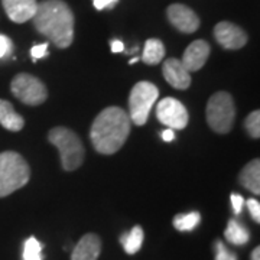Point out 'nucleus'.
I'll list each match as a JSON object with an SVG mask.
<instances>
[{"instance_id":"nucleus-24","label":"nucleus","mask_w":260,"mask_h":260,"mask_svg":"<svg viewBox=\"0 0 260 260\" xmlns=\"http://www.w3.org/2000/svg\"><path fill=\"white\" fill-rule=\"evenodd\" d=\"M12 51H13L12 41L6 35H2L0 34V58H5V56L10 55Z\"/></svg>"},{"instance_id":"nucleus-17","label":"nucleus","mask_w":260,"mask_h":260,"mask_svg":"<svg viewBox=\"0 0 260 260\" xmlns=\"http://www.w3.org/2000/svg\"><path fill=\"white\" fill-rule=\"evenodd\" d=\"M224 236L227 239V242L236 244V246H243L250 240V233L249 230L243 225L242 223H239L237 220H230L227 224V229L224 232Z\"/></svg>"},{"instance_id":"nucleus-1","label":"nucleus","mask_w":260,"mask_h":260,"mask_svg":"<svg viewBox=\"0 0 260 260\" xmlns=\"http://www.w3.org/2000/svg\"><path fill=\"white\" fill-rule=\"evenodd\" d=\"M34 25L58 48H68L74 41V15L62 0H44L38 3Z\"/></svg>"},{"instance_id":"nucleus-4","label":"nucleus","mask_w":260,"mask_h":260,"mask_svg":"<svg viewBox=\"0 0 260 260\" xmlns=\"http://www.w3.org/2000/svg\"><path fill=\"white\" fill-rule=\"evenodd\" d=\"M48 140L59 150L61 164L65 171H75L84 160V146L80 138L67 127H54L48 135Z\"/></svg>"},{"instance_id":"nucleus-29","label":"nucleus","mask_w":260,"mask_h":260,"mask_svg":"<svg viewBox=\"0 0 260 260\" xmlns=\"http://www.w3.org/2000/svg\"><path fill=\"white\" fill-rule=\"evenodd\" d=\"M160 138L165 140V142H172V140L175 139V132L172 129L164 130V132L160 133Z\"/></svg>"},{"instance_id":"nucleus-16","label":"nucleus","mask_w":260,"mask_h":260,"mask_svg":"<svg viewBox=\"0 0 260 260\" xmlns=\"http://www.w3.org/2000/svg\"><path fill=\"white\" fill-rule=\"evenodd\" d=\"M0 124L10 132H19L23 129L25 120L20 114L15 112L12 103L0 100Z\"/></svg>"},{"instance_id":"nucleus-18","label":"nucleus","mask_w":260,"mask_h":260,"mask_svg":"<svg viewBox=\"0 0 260 260\" xmlns=\"http://www.w3.org/2000/svg\"><path fill=\"white\" fill-rule=\"evenodd\" d=\"M165 56V47L159 39H148L145 48H143V55L142 61L148 65L159 64Z\"/></svg>"},{"instance_id":"nucleus-21","label":"nucleus","mask_w":260,"mask_h":260,"mask_svg":"<svg viewBox=\"0 0 260 260\" xmlns=\"http://www.w3.org/2000/svg\"><path fill=\"white\" fill-rule=\"evenodd\" d=\"M23 260H42V244L35 237H29L25 242Z\"/></svg>"},{"instance_id":"nucleus-25","label":"nucleus","mask_w":260,"mask_h":260,"mask_svg":"<svg viewBox=\"0 0 260 260\" xmlns=\"http://www.w3.org/2000/svg\"><path fill=\"white\" fill-rule=\"evenodd\" d=\"M47 54H48V42L35 45V47H32V49H30V55H32V59H34V61H38V59L44 58Z\"/></svg>"},{"instance_id":"nucleus-27","label":"nucleus","mask_w":260,"mask_h":260,"mask_svg":"<svg viewBox=\"0 0 260 260\" xmlns=\"http://www.w3.org/2000/svg\"><path fill=\"white\" fill-rule=\"evenodd\" d=\"M230 200H232V205H233V211L236 215H239V214L242 213L243 210V204H244V198H243L242 195L236 194V192H233L230 195Z\"/></svg>"},{"instance_id":"nucleus-6","label":"nucleus","mask_w":260,"mask_h":260,"mask_svg":"<svg viewBox=\"0 0 260 260\" xmlns=\"http://www.w3.org/2000/svg\"><path fill=\"white\" fill-rule=\"evenodd\" d=\"M159 95L158 87L149 81H140L130 91L129 119L136 126H143L148 121L150 109Z\"/></svg>"},{"instance_id":"nucleus-3","label":"nucleus","mask_w":260,"mask_h":260,"mask_svg":"<svg viewBox=\"0 0 260 260\" xmlns=\"http://www.w3.org/2000/svg\"><path fill=\"white\" fill-rule=\"evenodd\" d=\"M30 168L16 152L0 153V198L8 197L28 184Z\"/></svg>"},{"instance_id":"nucleus-12","label":"nucleus","mask_w":260,"mask_h":260,"mask_svg":"<svg viewBox=\"0 0 260 260\" xmlns=\"http://www.w3.org/2000/svg\"><path fill=\"white\" fill-rule=\"evenodd\" d=\"M208 56H210V45L203 39H198L186 48L181 62L185 67L188 73L198 71L204 67Z\"/></svg>"},{"instance_id":"nucleus-13","label":"nucleus","mask_w":260,"mask_h":260,"mask_svg":"<svg viewBox=\"0 0 260 260\" xmlns=\"http://www.w3.org/2000/svg\"><path fill=\"white\" fill-rule=\"evenodd\" d=\"M6 15L15 23H23L34 18L38 9L37 0H2Z\"/></svg>"},{"instance_id":"nucleus-15","label":"nucleus","mask_w":260,"mask_h":260,"mask_svg":"<svg viewBox=\"0 0 260 260\" xmlns=\"http://www.w3.org/2000/svg\"><path fill=\"white\" fill-rule=\"evenodd\" d=\"M240 184L253 194H260V162L253 159L240 172Z\"/></svg>"},{"instance_id":"nucleus-28","label":"nucleus","mask_w":260,"mask_h":260,"mask_svg":"<svg viewBox=\"0 0 260 260\" xmlns=\"http://www.w3.org/2000/svg\"><path fill=\"white\" fill-rule=\"evenodd\" d=\"M119 0H93L94 8L97 10H103V9H112L117 5Z\"/></svg>"},{"instance_id":"nucleus-26","label":"nucleus","mask_w":260,"mask_h":260,"mask_svg":"<svg viewBox=\"0 0 260 260\" xmlns=\"http://www.w3.org/2000/svg\"><path fill=\"white\" fill-rule=\"evenodd\" d=\"M247 208H249V211H250L251 217L254 218V221L256 223H260V204L257 200H254V198H250L249 201H247Z\"/></svg>"},{"instance_id":"nucleus-22","label":"nucleus","mask_w":260,"mask_h":260,"mask_svg":"<svg viewBox=\"0 0 260 260\" xmlns=\"http://www.w3.org/2000/svg\"><path fill=\"white\" fill-rule=\"evenodd\" d=\"M244 127L247 130V133L250 135L253 139H259L260 136V113L259 110L251 112L247 119L244 121Z\"/></svg>"},{"instance_id":"nucleus-5","label":"nucleus","mask_w":260,"mask_h":260,"mask_svg":"<svg viewBox=\"0 0 260 260\" xmlns=\"http://www.w3.org/2000/svg\"><path fill=\"white\" fill-rule=\"evenodd\" d=\"M207 123L217 133H229L234 123L236 109L232 95L225 91L215 93L207 104Z\"/></svg>"},{"instance_id":"nucleus-20","label":"nucleus","mask_w":260,"mask_h":260,"mask_svg":"<svg viewBox=\"0 0 260 260\" xmlns=\"http://www.w3.org/2000/svg\"><path fill=\"white\" fill-rule=\"evenodd\" d=\"M200 213H188V214H178L174 218V225L179 232H191L200 224Z\"/></svg>"},{"instance_id":"nucleus-8","label":"nucleus","mask_w":260,"mask_h":260,"mask_svg":"<svg viewBox=\"0 0 260 260\" xmlns=\"http://www.w3.org/2000/svg\"><path fill=\"white\" fill-rule=\"evenodd\" d=\"M156 116L162 124L168 126V129L181 130L188 124V112L185 106L172 97H167L159 102Z\"/></svg>"},{"instance_id":"nucleus-31","label":"nucleus","mask_w":260,"mask_h":260,"mask_svg":"<svg viewBox=\"0 0 260 260\" xmlns=\"http://www.w3.org/2000/svg\"><path fill=\"white\" fill-rule=\"evenodd\" d=\"M251 260H260V247L257 246L251 253Z\"/></svg>"},{"instance_id":"nucleus-11","label":"nucleus","mask_w":260,"mask_h":260,"mask_svg":"<svg viewBox=\"0 0 260 260\" xmlns=\"http://www.w3.org/2000/svg\"><path fill=\"white\" fill-rule=\"evenodd\" d=\"M164 77L169 85H172L177 90H185L191 85V75L182 65L181 59L177 58H169L164 62L162 67Z\"/></svg>"},{"instance_id":"nucleus-14","label":"nucleus","mask_w":260,"mask_h":260,"mask_svg":"<svg viewBox=\"0 0 260 260\" xmlns=\"http://www.w3.org/2000/svg\"><path fill=\"white\" fill-rule=\"evenodd\" d=\"M102 251V240L97 234L88 233L77 243L71 260H97Z\"/></svg>"},{"instance_id":"nucleus-2","label":"nucleus","mask_w":260,"mask_h":260,"mask_svg":"<svg viewBox=\"0 0 260 260\" xmlns=\"http://www.w3.org/2000/svg\"><path fill=\"white\" fill-rule=\"evenodd\" d=\"M129 133V114L120 107H107L93 121L90 139L99 153L113 155L124 145Z\"/></svg>"},{"instance_id":"nucleus-19","label":"nucleus","mask_w":260,"mask_h":260,"mask_svg":"<svg viewBox=\"0 0 260 260\" xmlns=\"http://www.w3.org/2000/svg\"><path fill=\"white\" fill-rule=\"evenodd\" d=\"M120 243L123 244V249L127 254H135L140 250L142 243H143V230L140 225L133 227L129 233L121 234Z\"/></svg>"},{"instance_id":"nucleus-32","label":"nucleus","mask_w":260,"mask_h":260,"mask_svg":"<svg viewBox=\"0 0 260 260\" xmlns=\"http://www.w3.org/2000/svg\"><path fill=\"white\" fill-rule=\"evenodd\" d=\"M138 61H139V56H135V58H132V59H130L129 64H136Z\"/></svg>"},{"instance_id":"nucleus-23","label":"nucleus","mask_w":260,"mask_h":260,"mask_svg":"<svg viewBox=\"0 0 260 260\" xmlns=\"http://www.w3.org/2000/svg\"><path fill=\"white\" fill-rule=\"evenodd\" d=\"M215 260H237V257L223 243L217 242L215 243Z\"/></svg>"},{"instance_id":"nucleus-10","label":"nucleus","mask_w":260,"mask_h":260,"mask_svg":"<svg viewBox=\"0 0 260 260\" xmlns=\"http://www.w3.org/2000/svg\"><path fill=\"white\" fill-rule=\"evenodd\" d=\"M168 19L182 34H194L200 28V18L185 5H171L168 8Z\"/></svg>"},{"instance_id":"nucleus-30","label":"nucleus","mask_w":260,"mask_h":260,"mask_svg":"<svg viewBox=\"0 0 260 260\" xmlns=\"http://www.w3.org/2000/svg\"><path fill=\"white\" fill-rule=\"evenodd\" d=\"M123 49H124V45H123L121 41H119V39L112 41V51L114 54H116V52H123Z\"/></svg>"},{"instance_id":"nucleus-7","label":"nucleus","mask_w":260,"mask_h":260,"mask_svg":"<svg viewBox=\"0 0 260 260\" xmlns=\"http://www.w3.org/2000/svg\"><path fill=\"white\" fill-rule=\"evenodd\" d=\"M13 95L25 104L39 106L47 100V87L41 80L30 74H18L10 84Z\"/></svg>"},{"instance_id":"nucleus-9","label":"nucleus","mask_w":260,"mask_h":260,"mask_svg":"<svg viewBox=\"0 0 260 260\" xmlns=\"http://www.w3.org/2000/svg\"><path fill=\"white\" fill-rule=\"evenodd\" d=\"M215 41L225 49H240L247 42V35L240 26L232 22H220L214 28Z\"/></svg>"}]
</instances>
